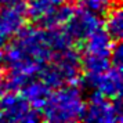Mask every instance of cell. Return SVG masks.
I'll list each match as a JSON object with an SVG mask.
<instances>
[{"label": "cell", "mask_w": 123, "mask_h": 123, "mask_svg": "<svg viewBox=\"0 0 123 123\" xmlns=\"http://www.w3.org/2000/svg\"><path fill=\"white\" fill-rule=\"evenodd\" d=\"M86 102L82 90L73 86H61L50 93L44 105L42 106V119L54 123H67L82 120Z\"/></svg>", "instance_id": "1"}, {"label": "cell", "mask_w": 123, "mask_h": 123, "mask_svg": "<svg viewBox=\"0 0 123 123\" xmlns=\"http://www.w3.org/2000/svg\"><path fill=\"white\" fill-rule=\"evenodd\" d=\"M122 98L117 95L115 98H106L98 91L90 95L89 104L84 108L83 120L97 123H120L123 120Z\"/></svg>", "instance_id": "2"}, {"label": "cell", "mask_w": 123, "mask_h": 123, "mask_svg": "<svg viewBox=\"0 0 123 123\" xmlns=\"http://www.w3.org/2000/svg\"><path fill=\"white\" fill-rule=\"evenodd\" d=\"M28 57L33 58L40 64L50 61L53 51L50 49L47 33L44 28L40 26H24L12 40Z\"/></svg>", "instance_id": "3"}, {"label": "cell", "mask_w": 123, "mask_h": 123, "mask_svg": "<svg viewBox=\"0 0 123 123\" xmlns=\"http://www.w3.org/2000/svg\"><path fill=\"white\" fill-rule=\"evenodd\" d=\"M0 120L35 123L43 119L39 109L31 106L22 95L8 91L6 95L0 97Z\"/></svg>", "instance_id": "4"}, {"label": "cell", "mask_w": 123, "mask_h": 123, "mask_svg": "<svg viewBox=\"0 0 123 123\" xmlns=\"http://www.w3.org/2000/svg\"><path fill=\"white\" fill-rule=\"evenodd\" d=\"M83 84L87 89H94L106 98H115L122 93V69L111 67L100 75H84Z\"/></svg>", "instance_id": "5"}, {"label": "cell", "mask_w": 123, "mask_h": 123, "mask_svg": "<svg viewBox=\"0 0 123 123\" xmlns=\"http://www.w3.org/2000/svg\"><path fill=\"white\" fill-rule=\"evenodd\" d=\"M50 62L54 65L65 84L75 83L82 76V55L73 47L54 53Z\"/></svg>", "instance_id": "6"}, {"label": "cell", "mask_w": 123, "mask_h": 123, "mask_svg": "<svg viewBox=\"0 0 123 123\" xmlns=\"http://www.w3.org/2000/svg\"><path fill=\"white\" fill-rule=\"evenodd\" d=\"M101 25H102V19L100 15L93 14L86 8L82 10L76 8L73 15L65 24V31L73 42H83L89 37L90 33H93Z\"/></svg>", "instance_id": "7"}, {"label": "cell", "mask_w": 123, "mask_h": 123, "mask_svg": "<svg viewBox=\"0 0 123 123\" xmlns=\"http://www.w3.org/2000/svg\"><path fill=\"white\" fill-rule=\"evenodd\" d=\"M25 4L0 8V35L6 39L12 37L25 26Z\"/></svg>", "instance_id": "8"}, {"label": "cell", "mask_w": 123, "mask_h": 123, "mask_svg": "<svg viewBox=\"0 0 123 123\" xmlns=\"http://www.w3.org/2000/svg\"><path fill=\"white\" fill-rule=\"evenodd\" d=\"M50 87L42 80V79H28L24 86L19 89L21 95L28 101L31 106H33L36 109H40L44 105L47 97L50 95Z\"/></svg>", "instance_id": "9"}, {"label": "cell", "mask_w": 123, "mask_h": 123, "mask_svg": "<svg viewBox=\"0 0 123 123\" xmlns=\"http://www.w3.org/2000/svg\"><path fill=\"white\" fill-rule=\"evenodd\" d=\"M75 11H76V7H75L73 3L64 1L61 4L55 6L54 8H51L50 11L43 18H40L36 24H37V26L44 29L60 28V26H64L69 21V18L73 15Z\"/></svg>", "instance_id": "10"}, {"label": "cell", "mask_w": 123, "mask_h": 123, "mask_svg": "<svg viewBox=\"0 0 123 123\" xmlns=\"http://www.w3.org/2000/svg\"><path fill=\"white\" fill-rule=\"evenodd\" d=\"M84 42V53H91V54H101V55H109L113 42L106 33L104 26L101 25L97 28L93 33L89 35V37Z\"/></svg>", "instance_id": "11"}, {"label": "cell", "mask_w": 123, "mask_h": 123, "mask_svg": "<svg viewBox=\"0 0 123 123\" xmlns=\"http://www.w3.org/2000/svg\"><path fill=\"white\" fill-rule=\"evenodd\" d=\"M104 29L109 35L112 42H119L123 36V11L120 7V0H116L112 7L106 11Z\"/></svg>", "instance_id": "12"}, {"label": "cell", "mask_w": 123, "mask_h": 123, "mask_svg": "<svg viewBox=\"0 0 123 123\" xmlns=\"http://www.w3.org/2000/svg\"><path fill=\"white\" fill-rule=\"evenodd\" d=\"M111 67L109 55L84 53V55L82 57V72H84V75H100L108 71Z\"/></svg>", "instance_id": "13"}, {"label": "cell", "mask_w": 123, "mask_h": 123, "mask_svg": "<svg viewBox=\"0 0 123 123\" xmlns=\"http://www.w3.org/2000/svg\"><path fill=\"white\" fill-rule=\"evenodd\" d=\"M67 0H28L25 3V12L26 17L31 18L33 22H37L43 18L51 8L61 4Z\"/></svg>", "instance_id": "14"}, {"label": "cell", "mask_w": 123, "mask_h": 123, "mask_svg": "<svg viewBox=\"0 0 123 123\" xmlns=\"http://www.w3.org/2000/svg\"><path fill=\"white\" fill-rule=\"evenodd\" d=\"M46 33H47V40H49V44H50L53 54L72 47L73 40L71 39V36L68 35L65 28L60 26V28L46 29Z\"/></svg>", "instance_id": "15"}, {"label": "cell", "mask_w": 123, "mask_h": 123, "mask_svg": "<svg viewBox=\"0 0 123 123\" xmlns=\"http://www.w3.org/2000/svg\"><path fill=\"white\" fill-rule=\"evenodd\" d=\"M115 1L116 0H82V6L93 14L104 17Z\"/></svg>", "instance_id": "16"}, {"label": "cell", "mask_w": 123, "mask_h": 123, "mask_svg": "<svg viewBox=\"0 0 123 123\" xmlns=\"http://www.w3.org/2000/svg\"><path fill=\"white\" fill-rule=\"evenodd\" d=\"M109 60H111L112 67L122 69V65H123V47H122L120 40H119V42H113L111 53H109Z\"/></svg>", "instance_id": "17"}, {"label": "cell", "mask_w": 123, "mask_h": 123, "mask_svg": "<svg viewBox=\"0 0 123 123\" xmlns=\"http://www.w3.org/2000/svg\"><path fill=\"white\" fill-rule=\"evenodd\" d=\"M25 0H0V8L3 7H14V6H24Z\"/></svg>", "instance_id": "18"}, {"label": "cell", "mask_w": 123, "mask_h": 123, "mask_svg": "<svg viewBox=\"0 0 123 123\" xmlns=\"http://www.w3.org/2000/svg\"><path fill=\"white\" fill-rule=\"evenodd\" d=\"M4 68L1 65V60H0V97L4 93Z\"/></svg>", "instance_id": "19"}, {"label": "cell", "mask_w": 123, "mask_h": 123, "mask_svg": "<svg viewBox=\"0 0 123 123\" xmlns=\"http://www.w3.org/2000/svg\"><path fill=\"white\" fill-rule=\"evenodd\" d=\"M6 43H7V39L4 37V36H1V35H0V50L6 46Z\"/></svg>", "instance_id": "20"}, {"label": "cell", "mask_w": 123, "mask_h": 123, "mask_svg": "<svg viewBox=\"0 0 123 123\" xmlns=\"http://www.w3.org/2000/svg\"><path fill=\"white\" fill-rule=\"evenodd\" d=\"M71 1H80V0H71Z\"/></svg>", "instance_id": "21"}]
</instances>
